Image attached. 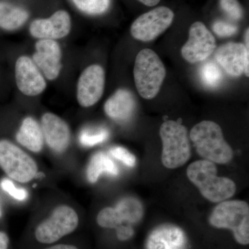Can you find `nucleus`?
I'll return each instance as SVG.
<instances>
[{
    "instance_id": "nucleus-32",
    "label": "nucleus",
    "mask_w": 249,
    "mask_h": 249,
    "mask_svg": "<svg viewBox=\"0 0 249 249\" xmlns=\"http://www.w3.org/2000/svg\"><path fill=\"white\" fill-rule=\"evenodd\" d=\"M142 4L147 6H155L160 2V0H138Z\"/></svg>"
},
{
    "instance_id": "nucleus-1",
    "label": "nucleus",
    "mask_w": 249,
    "mask_h": 249,
    "mask_svg": "<svg viewBox=\"0 0 249 249\" xmlns=\"http://www.w3.org/2000/svg\"><path fill=\"white\" fill-rule=\"evenodd\" d=\"M214 163L208 160H196L187 168V176L208 200L222 202L234 196L236 185L230 178L218 177Z\"/></svg>"
},
{
    "instance_id": "nucleus-27",
    "label": "nucleus",
    "mask_w": 249,
    "mask_h": 249,
    "mask_svg": "<svg viewBox=\"0 0 249 249\" xmlns=\"http://www.w3.org/2000/svg\"><path fill=\"white\" fill-rule=\"evenodd\" d=\"M109 153L116 160H121L128 167H134L136 165L135 157L124 147H113L109 150Z\"/></svg>"
},
{
    "instance_id": "nucleus-23",
    "label": "nucleus",
    "mask_w": 249,
    "mask_h": 249,
    "mask_svg": "<svg viewBox=\"0 0 249 249\" xmlns=\"http://www.w3.org/2000/svg\"><path fill=\"white\" fill-rule=\"evenodd\" d=\"M200 76L203 83L209 87L217 86L222 78L220 69L213 62H207L201 67Z\"/></svg>"
},
{
    "instance_id": "nucleus-17",
    "label": "nucleus",
    "mask_w": 249,
    "mask_h": 249,
    "mask_svg": "<svg viewBox=\"0 0 249 249\" xmlns=\"http://www.w3.org/2000/svg\"><path fill=\"white\" fill-rule=\"evenodd\" d=\"M186 245L184 232L171 224L156 228L147 240V249H185Z\"/></svg>"
},
{
    "instance_id": "nucleus-26",
    "label": "nucleus",
    "mask_w": 249,
    "mask_h": 249,
    "mask_svg": "<svg viewBox=\"0 0 249 249\" xmlns=\"http://www.w3.org/2000/svg\"><path fill=\"white\" fill-rule=\"evenodd\" d=\"M0 185L3 191L7 193L10 196H12L16 200L24 201L28 197V193L26 190L18 188L12 181L7 178H4L1 181Z\"/></svg>"
},
{
    "instance_id": "nucleus-22",
    "label": "nucleus",
    "mask_w": 249,
    "mask_h": 249,
    "mask_svg": "<svg viewBox=\"0 0 249 249\" xmlns=\"http://www.w3.org/2000/svg\"><path fill=\"white\" fill-rule=\"evenodd\" d=\"M82 12L89 15L104 14L110 6V0H71Z\"/></svg>"
},
{
    "instance_id": "nucleus-6",
    "label": "nucleus",
    "mask_w": 249,
    "mask_h": 249,
    "mask_svg": "<svg viewBox=\"0 0 249 249\" xmlns=\"http://www.w3.org/2000/svg\"><path fill=\"white\" fill-rule=\"evenodd\" d=\"M0 167L9 178L20 183L29 182L37 173L35 160L7 140L0 141Z\"/></svg>"
},
{
    "instance_id": "nucleus-29",
    "label": "nucleus",
    "mask_w": 249,
    "mask_h": 249,
    "mask_svg": "<svg viewBox=\"0 0 249 249\" xmlns=\"http://www.w3.org/2000/svg\"><path fill=\"white\" fill-rule=\"evenodd\" d=\"M117 230V237L120 240L124 241L129 240L134 235V230L130 226H124L121 227Z\"/></svg>"
},
{
    "instance_id": "nucleus-12",
    "label": "nucleus",
    "mask_w": 249,
    "mask_h": 249,
    "mask_svg": "<svg viewBox=\"0 0 249 249\" xmlns=\"http://www.w3.org/2000/svg\"><path fill=\"white\" fill-rule=\"evenodd\" d=\"M15 76L18 89L26 96H37L47 88L45 76L32 59L26 55L16 60Z\"/></svg>"
},
{
    "instance_id": "nucleus-21",
    "label": "nucleus",
    "mask_w": 249,
    "mask_h": 249,
    "mask_svg": "<svg viewBox=\"0 0 249 249\" xmlns=\"http://www.w3.org/2000/svg\"><path fill=\"white\" fill-rule=\"evenodd\" d=\"M103 173L116 176L119 175V169L106 154L100 152L91 157L87 169V178L89 182L94 183Z\"/></svg>"
},
{
    "instance_id": "nucleus-4",
    "label": "nucleus",
    "mask_w": 249,
    "mask_h": 249,
    "mask_svg": "<svg viewBox=\"0 0 249 249\" xmlns=\"http://www.w3.org/2000/svg\"><path fill=\"white\" fill-rule=\"evenodd\" d=\"M160 134L163 145L162 163L165 168L175 169L186 163L191 156L186 127L177 121H167L160 126Z\"/></svg>"
},
{
    "instance_id": "nucleus-3",
    "label": "nucleus",
    "mask_w": 249,
    "mask_h": 249,
    "mask_svg": "<svg viewBox=\"0 0 249 249\" xmlns=\"http://www.w3.org/2000/svg\"><path fill=\"white\" fill-rule=\"evenodd\" d=\"M166 75L164 65L159 55L150 49L137 54L134 67V78L137 91L145 99H153L160 92Z\"/></svg>"
},
{
    "instance_id": "nucleus-28",
    "label": "nucleus",
    "mask_w": 249,
    "mask_h": 249,
    "mask_svg": "<svg viewBox=\"0 0 249 249\" xmlns=\"http://www.w3.org/2000/svg\"><path fill=\"white\" fill-rule=\"evenodd\" d=\"M213 30L220 37H229L237 33V27L230 23L217 21L213 25Z\"/></svg>"
},
{
    "instance_id": "nucleus-24",
    "label": "nucleus",
    "mask_w": 249,
    "mask_h": 249,
    "mask_svg": "<svg viewBox=\"0 0 249 249\" xmlns=\"http://www.w3.org/2000/svg\"><path fill=\"white\" fill-rule=\"evenodd\" d=\"M109 133L106 129H101L96 131H84L80 134V142L85 146H93L104 142Z\"/></svg>"
},
{
    "instance_id": "nucleus-11",
    "label": "nucleus",
    "mask_w": 249,
    "mask_h": 249,
    "mask_svg": "<svg viewBox=\"0 0 249 249\" xmlns=\"http://www.w3.org/2000/svg\"><path fill=\"white\" fill-rule=\"evenodd\" d=\"M106 73L101 65H91L82 72L77 84L76 97L83 107H89L98 102L104 92Z\"/></svg>"
},
{
    "instance_id": "nucleus-13",
    "label": "nucleus",
    "mask_w": 249,
    "mask_h": 249,
    "mask_svg": "<svg viewBox=\"0 0 249 249\" xmlns=\"http://www.w3.org/2000/svg\"><path fill=\"white\" fill-rule=\"evenodd\" d=\"M218 63L228 74L239 77L245 73L249 77V49L242 43L229 42L224 44L214 53Z\"/></svg>"
},
{
    "instance_id": "nucleus-7",
    "label": "nucleus",
    "mask_w": 249,
    "mask_h": 249,
    "mask_svg": "<svg viewBox=\"0 0 249 249\" xmlns=\"http://www.w3.org/2000/svg\"><path fill=\"white\" fill-rule=\"evenodd\" d=\"M79 223L75 210L62 205L54 209L52 215L41 222L35 231L36 240L42 244H52L74 231Z\"/></svg>"
},
{
    "instance_id": "nucleus-34",
    "label": "nucleus",
    "mask_w": 249,
    "mask_h": 249,
    "mask_svg": "<svg viewBox=\"0 0 249 249\" xmlns=\"http://www.w3.org/2000/svg\"><path fill=\"white\" fill-rule=\"evenodd\" d=\"M1 216V205H0V217Z\"/></svg>"
},
{
    "instance_id": "nucleus-15",
    "label": "nucleus",
    "mask_w": 249,
    "mask_h": 249,
    "mask_svg": "<svg viewBox=\"0 0 249 249\" xmlns=\"http://www.w3.org/2000/svg\"><path fill=\"white\" fill-rule=\"evenodd\" d=\"M71 29L70 14L63 10L56 11L50 18L37 19L31 22L29 31L36 38L58 40L66 37Z\"/></svg>"
},
{
    "instance_id": "nucleus-18",
    "label": "nucleus",
    "mask_w": 249,
    "mask_h": 249,
    "mask_svg": "<svg viewBox=\"0 0 249 249\" xmlns=\"http://www.w3.org/2000/svg\"><path fill=\"white\" fill-rule=\"evenodd\" d=\"M136 100L133 93L119 89L105 103L104 110L108 117L118 122L128 121L135 111Z\"/></svg>"
},
{
    "instance_id": "nucleus-5",
    "label": "nucleus",
    "mask_w": 249,
    "mask_h": 249,
    "mask_svg": "<svg viewBox=\"0 0 249 249\" xmlns=\"http://www.w3.org/2000/svg\"><path fill=\"white\" fill-rule=\"evenodd\" d=\"M209 222L217 229L231 230L241 245L249 243V206L246 201H222L213 211Z\"/></svg>"
},
{
    "instance_id": "nucleus-2",
    "label": "nucleus",
    "mask_w": 249,
    "mask_h": 249,
    "mask_svg": "<svg viewBox=\"0 0 249 249\" xmlns=\"http://www.w3.org/2000/svg\"><path fill=\"white\" fill-rule=\"evenodd\" d=\"M190 139L198 155L205 160L226 164L233 158V151L224 139L222 128L213 121L196 124L191 129Z\"/></svg>"
},
{
    "instance_id": "nucleus-9",
    "label": "nucleus",
    "mask_w": 249,
    "mask_h": 249,
    "mask_svg": "<svg viewBox=\"0 0 249 249\" xmlns=\"http://www.w3.org/2000/svg\"><path fill=\"white\" fill-rule=\"evenodd\" d=\"M143 214L142 203L133 197L121 199L115 208H105L100 211L96 222L101 227L119 229L140 222Z\"/></svg>"
},
{
    "instance_id": "nucleus-10",
    "label": "nucleus",
    "mask_w": 249,
    "mask_h": 249,
    "mask_svg": "<svg viewBox=\"0 0 249 249\" xmlns=\"http://www.w3.org/2000/svg\"><path fill=\"white\" fill-rule=\"evenodd\" d=\"M217 45L213 35L204 23L196 22L191 26L189 37L181 48V55L190 63L206 60L215 51Z\"/></svg>"
},
{
    "instance_id": "nucleus-25",
    "label": "nucleus",
    "mask_w": 249,
    "mask_h": 249,
    "mask_svg": "<svg viewBox=\"0 0 249 249\" xmlns=\"http://www.w3.org/2000/svg\"><path fill=\"white\" fill-rule=\"evenodd\" d=\"M219 5L231 18L240 20L243 17V9L237 0H220Z\"/></svg>"
},
{
    "instance_id": "nucleus-33",
    "label": "nucleus",
    "mask_w": 249,
    "mask_h": 249,
    "mask_svg": "<svg viewBox=\"0 0 249 249\" xmlns=\"http://www.w3.org/2000/svg\"><path fill=\"white\" fill-rule=\"evenodd\" d=\"M245 46L247 48L249 49V29H247L245 33Z\"/></svg>"
},
{
    "instance_id": "nucleus-14",
    "label": "nucleus",
    "mask_w": 249,
    "mask_h": 249,
    "mask_svg": "<svg viewBox=\"0 0 249 249\" xmlns=\"http://www.w3.org/2000/svg\"><path fill=\"white\" fill-rule=\"evenodd\" d=\"M32 60L47 79L53 80L60 75L62 51L56 41L47 39L37 41Z\"/></svg>"
},
{
    "instance_id": "nucleus-31",
    "label": "nucleus",
    "mask_w": 249,
    "mask_h": 249,
    "mask_svg": "<svg viewBox=\"0 0 249 249\" xmlns=\"http://www.w3.org/2000/svg\"><path fill=\"white\" fill-rule=\"evenodd\" d=\"M47 249H78L76 247L70 245H58L49 247Z\"/></svg>"
},
{
    "instance_id": "nucleus-30",
    "label": "nucleus",
    "mask_w": 249,
    "mask_h": 249,
    "mask_svg": "<svg viewBox=\"0 0 249 249\" xmlns=\"http://www.w3.org/2000/svg\"><path fill=\"white\" fill-rule=\"evenodd\" d=\"M9 238L4 232L0 231V249H8Z\"/></svg>"
},
{
    "instance_id": "nucleus-8",
    "label": "nucleus",
    "mask_w": 249,
    "mask_h": 249,
    "mask_svg": "<svg viewBox=\"0 0 249 249\" xmlns=\"http://www.w3.org/2000/svg\"><path fill=\"white\" fill-rule=\"evenodd\" d=\"M173 11L165 6L156 8L142 14L132 23L131 35L136 40L150 42L163 34L171 25Z\"/></svg>"
},
{
    "instance_id": "nucleus-19",
    "label": "nucleus",
    "mask_w": 249,
    "mask_h": 249,
    "mask_svg": "<svg viewBox=\"0 0 249 249\" xmlns=\"http://www.w3.org/2000/svg\"><path fill=\"white\" fill-rule=\"evenodd\" d=\"M16 140L33 152H39L44 145V136L40 124L34 118H25L16 134Z\"/></svg>"
},
{
    "instance_id": "nucleus-16",
    "label": "nucleus",
    "mask_w": 249,
    "mask_h": 249,
    "mask_svg": "<svg viewBox=\"0 0 249 249\" xmlns=\"http://www.w3.org/2000/svg\"><path fill=\"white\" fill-rule=\"evenodd\" d=\"M41 129L47 145L53 151L62 153L70 145L71 132L65 121L53 113L44 114L41 119Z\"/></svg>"
},
{
    "instance_id": "nucleus-20",
    "label": "nucleus",
    "mask_w": 249,
    "mask_h": 249,
    "mask_svg": "<svg viewBox=\"0 0 249 249\" xmlns=\"http://www.w3.org/2000/svg\"><path fill=\"white\" fill-rule=\"evenodd\" d=\"M29 18L26 10L16 5L0 1V28L14 31L22 27Z\"/></svg>"
}]
</instances>
